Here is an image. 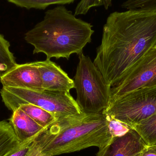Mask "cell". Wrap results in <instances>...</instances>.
I'll list each match as a JSON object with an SVG mask.
<instances>
[{
    "instance_id": "cell-12",
    "label": "cell",
    "mask_w": 156,
    "mask_h": 156,
    "mask_svg": "<svg viewBox=\"0 0 156 156\" xmlns=\"http://www.w3.org/2000/svg\"><path fill=\"white\" fill-rule=\"evenodd\" d=\"M20 143L11 124L0 121V156L6 155Z\"/></svg>"
},
{
    "instance_id": "cell-1",
    "label": "cell",
    "mask_w": 156,
    "mask_h": 156,
    "mask_svg": "<svg viewBox=\"0 0 156 156\" xmlns=\"http://www.w3.org/2000/svg\"><path fill=\"white\" fill-rule=\"evenodd\" d=\"M156 46V12L127 10L110 14L94 63L113 86L124 73Z\"/></svg>"
},
{
    "instance_id": "cell-7",
    "label": "cell",
    "mask_w": 156,
    "mask_h": 156,
    "mask_svg": "<svg viewBox=\"0 0 156 156\" xmlns=\"http://www.w3.org/2000/svg\"><path fill=\"white\" fill-rule=\"evenodd\" d=\"M156 86V46L148 50L111 87V102L141 88Z\"/></svg>"
},
{
    "instance_id": "cell-16",
    "label": "cell",
    "mask_w": 156,
    "mask_h": 156,
    "mask_svg": "<svg viewBox=\"0 0 156 156\" xmlns=\"http://www.w3.org/2000/svg\"><path fill=\"white\" fill-rule=\"evenodd\" d=\"M19 7L27 9L44 10L52 5L69 4L76 0H7Z\"/></svg>"
},
{
    "instance_id": "cell-18",
    "label": "cell",
    "mask_w": 156,
    "mask_h": 156,
    "mask_svg": "<svg viewBox=\"0 0 156 156\" xmlns=\"http://www.w3.org/2000/svg\"><path fill=\"white\" fill-rule=\"evenodd\" d=\"M102 5L107 10L112 6V0H81L76 7L75 15L86 14L92 7Z\"/></svg>"
},
{
    "instance_id": "cell-14",
    "label": "cell",
    "mask_w": 156,
    "mask_h": 156,
    "mask_svg": "<svg viewBox=\"0 0 156 156\" xmlns=\"http://www.w3.org/2000/svg\"><path fill=\"white\" fill-rule=\"evenodd\" d=\"M147 146L156 145V112L133 127Z\"/></svg>"
},
{
    "instance_id": "cell-17",
    "label": "cell",
    "mask_w": 156,
    "mask_h": 156,
    "mask_svg": "<svg viewBox=\"0 0 156 156\" xmlns=\"http://www.w3.org/2000/svg\"><path fill=\"white\" fill-rule=\"evenodd\" d=\"M122 7L127 10L156 12V0H126Z\"/></svg>"
},
{
    "instance_id": "cell-3",
    "label": "cell",
    "mask_w": 156,
    "mask_h": 156,
    "mask_svg": "<svg viewBox=\"0 0 156 156\" xmlns=\"http://www.w3.org/2000/svg\"><path fill=\"white\" fill-rule=\"evenodd\" d=\"M92 27L59 5L46 11L44 19L26 33L24 39L34 46V54L43 53L48 59H69L73 54L83 52L90 43Z\"/></svg>"
},
{
    "instance_id": "cell-19",
    "label": "cell",
    "mask_w": 156,
    "mask_h": 156,
    "mask_svg": "<svg viewBox=\"0 0 156 156\" xmlns=\"http://www.w3.org/2000/svg\"><path fill=\"white\" fill-rule=\"evenodd\" d=\"M106 116L108 121L109 131L112 138L124 135L128 133L132 128L127 125L119 120L107 115Z\"/></svg>"
},
{
    "instance_id": "cell-9",
    "label": "cell",
    "mask_w": 156,
    "mask_h": 156,
    "mask_svg": "<svg viewBox=\"0 0 156 156\" xmlns=\"http://www.w3.org/2000/svg\"><path fill=\"white\" fill-rule=\"evenodd\" d=\"M147 145L133 128L124 135L114 137L96 156H141Z\"/></svg>"
},
{
    "instance_id": "cell-13",
    "label": "cell",
    "mask_w": 156,
    "mask_h": 156,
    "mask_svg": "<svg viewBox=\"0 0 156 156\" xmlns=\"http://www.w3.org/2000/svg\"><path fill=\"white\" fill-rule=\"evenodd\" d=\"M19 108L43 127H48L57 120L49 112L34 105L23 104L20 105Z\"/></svg>"
},
{
    "instance_id": "cell-5",
    "label": "cell",
    "mask_w": 156,
    "mask_h": 156,
    "mask_svg": "<svg viewBox=\"0 0 156 156\" xmlns=\"http://www.w3.org/2000/svg\"><path fill=\"white\" fill-rule=\"evenodd\" d=\"M0 94L6 108L12 112L22 105L31 104L49 112L57 119L83 113L68 92L2 87Z\"/></svg>"
},
{
    "instance_id": "cell-4",
    "label": "cell",
    "mask_w": 156,
    "mask_h": 156,
    "mask_svg": "<svg viewBox=\"0 0 156 156\" xmlns=\"http://www.w3.org/2000/svg\"><path fill=\"white\" fill-rule=\"evenodd\" d=\"M79 59L74 80L76 101L86 114L102 112L110 104L111 87L89 57L82 52Z\"/></svg>"
},
{
    "instance_id": "cell-20",
    "label": "cell",
    "mask_w": 156,
    "mask_h": 156,
    "mask_svg": "<svg viewBox=\"0 0 156 156\" xmlns=\"http://www.w3.org/2000/svg\"><path fill=\"white\" fill-rule=\"evenodd\" d=\"M40 133L26 141L21 142L14 149L5 156H25L29 146Z\"/></svg>"
},
{
    "instance_id": "cell-2",
    "label": "cell",
    "mask_w": 156,
    "mask_h": 156,
    "mask_svg": "<svg viewBox=\"0 0 156 156\" xmlns=\"http://www.w3.org/2000/svg\"><path fill=\"white\" fill-rule=\"evenodd\" d=\"M112 139L102 112L57 119L33 141L25 156H55L91 147L102 150Z\"/></svg>"
},
{
    "instance_id": "cell-21",
    "label": "cell",
    "mask_w": 156,
    "mask_h": 156,
    "mask_svg": "<svg viewBox=\"0 0 156 156\" xmlns=\"http://www.w3.org/2000/svg\"><path fill=\"white\" fill-rule=\"evenodd\" d=\"M141 156H156V145H147L142 152Z\"/></svg>"
},
{
    "instance_id": "cell-8",
    "label": "cell",
    "mask_w": 156,
    "mask_h": 156,
    "mask_svg": "<svg viewBox=\"0 0 156 156\" xmlns=\"http://www.w3.org/2000/svg\"><path fill=\"white\" fill-rule=\"evenodd\" d=\"M0 81L3 87L35 91L44 90L40 72L34 62L17 64L1 76Z\"/></svg>"
},
{
    "instance_id": "cell-10",
    "label": "cell",
    "mask_w": 156,
    "mask_h": 156,
    "mask_svg": "<svg viewBox=\"0 0 156 156\" xmlns=\"http://www.w3.org/2000/svg\"><path fill=\"white\" fill-rule=\"evenodd\" d=\"M34 64L40 72L44 90L69 92L75 88L74 80L50 59L34 62Z\"/></svg>"
},
{
    "instance_id": "cell-11",
    "label": "cell",
    "mask_w": 156,
    "mask_h": 156,
    "mask_svg": "<svg viewBox=\"0 0 156 156\" xmlns=\"http://www.w3.org/2000/svg\"><path fill=\"white\" fill-rule=\"evenodd\" d=\"M12 112V116L8 119L9 122L20 143L36 135L46 128L37 123L20 108Z\"/></svg>"
},
{
    "instance_id": "cell-15",
    "label": "cell",
    "mask_w": 156,
    "mask_h": 156,
    "mask_svg": "<svg viewBox=\"0 0 156 156\" xmlns=\"http://www.w3.org/2000/svg\"><path fill=\"white\" fill-rule=\"evenodd\" d=\"M10 47L9 41L0 34V77L18 64Z\"/></svg>"
},
{
    "instance_id": "cell-6",
    "label": "cell",
    "mask_w": 156,
    "mask_h": 156,
    "mask_svg": "<svg viewBox=\"0 0 156 156\" xmlns=\"http://www.w3.org/2000/svg\"><path fill=\"white\" fill-rule=\"evenodd\" d=\"M156 112V86L141 88L110 103L103 111L131 128Z\"/></svg>"
}]
</instances>
